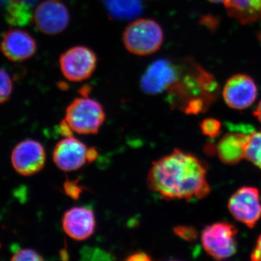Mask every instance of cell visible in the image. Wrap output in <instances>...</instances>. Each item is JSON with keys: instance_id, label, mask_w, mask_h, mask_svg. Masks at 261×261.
<instances>
[{"instance_id": "cell-1", "label": "cell", "mask_w": 261, "mask_h": 261, "mask_svg": "<svg viewBox=\"0 0 261 261\" xmlns=\"http://www.w3.org/2000/svg\"><path fill=\"white\" fill-rule=\"evenodd\" d=\"M204 163L193 154L174 149L152 163L147 175L149 190L168 200L205 197L210 192Z\"/></svg>"}, {"instance_id": "cell-2", "label": "cell", "mask_w": 261, "mask_h": 261, "mask_svg": "<svg viewBox=\"0 0 261 261\" xmlns=\"http://www.w3.org/2000/svg\"><path fill=\"white\" fill-rule=\"evenodd\" d=\"M219 86L212 73L191 58L180 65V73L168 89L169 102L187 114L207 111L219 94Z\"/></svg>"}, {"instance_id": "cell-3", "label": "cell", "mask_w": 261, "mask_h": 261, "mask_svg": "<svg viewBox=\"0 0 261 261\" xmlns=\"http://www.w3.org/2000/svg\"><path fill=\"white\" fill-rule=\"evenodd\" d=\"M164 33L161 25L150 18H138L127 25L123 42L127 50L138 56L154 54L162 47Z\"/></svg>"}, {"instance_id": "cell-4", "label": "cell", "mask_w": 261, "mask_h": 261, "mask_svg": "<svg viewBox=\"0 0 261 261\" xmlns=\"http://www.w3.org/2000/svg\"><path fill=\"white\" fill-rule=\"evenodd\" d=\"M65 121L80 135H95L106 120L102 105L87 96L76 98L65 110Z\"/></svg>"}, {"instance_id": "cell-5", "label": "cell", "mask_w": 261, "mask_h": 261, "mask_svg": "<svg viewBox=\"0 0 261 261\" xmlns=\"http://www.w3.org/2000/svg\"><path fill=\"white\" fill-rule=\"evenodd\" d=\"M59 65L66 80L72 82H84L95 71L97 56L90 48L75 46L61 55Z\"/></svg>"}, {"instance_id": "cell-6", "label": "cell", "mask_w": 261, "mask_h": 261, "mask_svg": "<svg viewBox=\"0 0 261 261\" xmlns=\"http://www.w3.org/2000/svg\"><path fill=\"white\" fill-rule=\"evenodd\" d=\"M237 234L238 230L233 225L218 222L204 228L201 240L204 249L211 257L224 260L236 253Z\"/></svg>"}, {"instance_id": "cell-7", "label": "cell", "mask_w": 261, "mask_h": 261, "mask_svg": "<svg viewBox=\"0 0 261 261\" xmlns=\"http://www.w3.org/2000/svg\"><path fill=\"white\" fill-rule=\"evenodd\" d=\"M228 210L235 219L253 228L261 217V202L258 190L255 187H243L235 192L229 199Z\"/></svg>"}, {"instance_id": "cell-8", "label": "cell", "mask_w": 261, "mask_h": 261, "mask_svg": "<svg viewBox=\"0 0 261 261\" xmlns=\"http://www.w3.org/2000/svg\"><path fill=\"white\" fill-rule=\"evenodd\" d=\"M180 73V65L168 59H159L149 65L140 80V87L146 94L163 93L174 84Z\"/></svg>"}, {"instance_id": "cell-9", "label": "cell", "mask_w": 261, "mask_h": 261, "mask_svg": "<svg viewBox=\"0 0 261 261\" xmlns=\"http://www.w3.org/2000/svg\"><path fill=\"white\" fill-rule=\"evenodd\" d=\"M33 20L43 34L56 35L68 27L69 11L65 5L57 0H48L38 5L33 15Z\"/></svg>"}, {"instance_id": "cell-10", "label": "cell", "mask_w": 261, "mask_h": 261, "mask_svg": "<svg viewBox=\"0 0 261 261\" xmlns=\"http://www.w3.org/2000/svg\"><path fill=\"white\" fill-rule=\"evenodd\" d=\"M11 160L13 168L17 172L23 176H32L44 167L45 150L38 141H22L13 149Z\"/></svg>"}, {"instance_id": "cell-11", "label": "cell", "mask_w": 261, "mask_h": 261, "mask_svg": "<svg viewBox=\"0 0 261 261\" xmlns=\"http://www.w3.org/2000/svg\"><path fill=\"white\" fill-rule=\"evenodd\" d=\"M257 97V87L250 75L238 73L228 79L223 89V97L226 105L235 110H244L251 106Z\"/></svg>"}, {"instance_id": "cell-12", "label": "cell", "mask_w": 261, "mask_h": 261, "mask_svg": "<svg viewBox=\"0 0 261 261\" xmlns=\"http://www.w3.org/2000/svg\"><path fill=\"white\" fill-rule=\"evenodd\" d=\"M37 50L35 39L25 31L10 29L0 42V51L12 62H23L32 58Z\"/></svg>"}, {"instance_id": "cell-13", "label": "cell", "mask_w": 261, "mask_h": 261, "mask_svg": "<svg viewBox=\"0 0 261 261\" xmlns=\"http://www.w3.org/2000/svg\"><path fill=\"white\" fill-rule=\"evenodd\" d=\"M87 149L83 142L73 136L64 137L55 147L53 161L62 171H76L87 162Z\"/></svg>"}, {"instance_id": "cell-14", "label": "cell", "mask_w": 261, "mask_h": 261, "mask_svg": "<svg viewBox=\"0 0 261 261\" xmlns=\"http://www.w3.org/2000/svg\"><path fill=\"white\" fill-rule=\"evenodd\" d=\"M62 226L65 233L70 238L83 241L90 238L94 232L95 216L88 207H73L63 215Z\"/></svg>"}, {"instance_id": "cell-15", "label": "cell", "mask_w": 261, "mask_h": 261, "mask_svg": "<svg viewBox=\"0 0 261 261\" xmlns=\"http://www.w3.org/2000/svg\"><path fill=\"white\" fill-rule=\"evenodd\" d=\"M248 137L249 135L238 132L225 135L216 147V152L220 160L228 165L240 162L245 158Z\"/></svg>"}, {"instance_id": "cell-16", "label": "cell", "mask_w": 261, "mask_h": 261, "mask_svg": "<svg viewBox=\"0 0 261 261\" xmlns=\"http://www.w3.org/2000/svg\"><path fill=\"white\" fill-rule=\"evenodd\" d=\"M224 6L228 16L243 25L261 21V0H226Z\"/></svg>"}, {"instance_id": "cell-17", "label": "cell", "mask_w": 261, "mask_h": 261, "mask_svg": "<svg viewBox=\"0 0 261 261\" xmlns=\"http://www.w3.org/2000/svg\"><path fill=\"white\" fill-rule=\"evenodd\" d=\"M34 0H0V9L4 12L7 23L12 27H23L33 19Z\"/></svg>"}, {"instance_id": "cell-18", "label": "cell", "mask_w": 261, "mask_h": 261, "mask_svg": "<svg viewBox=\"0 0 261 261\" xmlns=\"http://www.w3.org/2000/svg\"><path fill=\"white\" fill-rule=\"evenodd\" d=\"M104 4L109 16L115 20H130L142 12L140 0H104Z\"/></svg>"}, {"instance_id": "cell-19", "label": "cell", "mask_w": 261, "mask_h": 261, "mask_svg": "<svg viewBox=\"0 0 261 261\" xmlns=\"http://www.w3.org/2000/svg\"><path fill=\"white\" fill-rule=\"evenodd\" d=\"M245 158L261 169V132L249 135Z\"/></svg>"}, {"instance_id": "cell-20", "label": "cell", "mask_w": 261, "mask_h": 261, "mask_svg": "<svg viewBox=\"0 0 261 261\" xmlns=\"http://www.w3.org/2000/svg\"><path fill=\"white\" fill-rule=\"evenodd\" d=\"M13 83L9 73L0 68V104L10 99L13 93Z\"/></svg>"}, {"instance_id": "cell-21", "label": "cell", "mask_w": 261, "mask_h": 261, "mask_svg": "<svg viewBox=\"0 0 261 261\" xmlns=\"http://www.w3.org/2000/svg\"><path fill=\"white\" fill-rule=\"evenodd\" d=\"M200 128L205 136L211 139L216 138L221 133V122L215 118H206L201 123Z\"/></svg>"}, {"instance_id": "cell-22", "label": "cell", "mask_w": 261, "mask_h": 261, "mask_svg": "<svg viewBox=\"0 0 261 261\" xmlns=\"http://www.w3.org/2000/svg\"><path fill=\"white\" fill-rule=\"evenodd\" d=\"M13 255L11 260H43L44 258L40 254L32 249L17 248L13 249Z\"/></svg>"}, {"instance_id": "cell-23", "label": "cell", "mask_w": 261, "mask_h": 261, "mask_svg": "<svg viewBox=\"0 0 261 261\" xmlns=\"http://www.w3.org/2000/svg\"><path fill=\"white\" fill-rule=\"evenodd\" d=\"M173 231L180 238L184 239V240L189 242L195 241L197 240V236H198L197 230L192 226H176L173 228Z\"/></svg>"}, {"instance_id": "cell-24", "label": "cell", "mask_w": 261, "mask_h": 261, "mask_svg": "<svg viewBox=\"0 0 261 261\" xmlns=\"http://www.w3.org/2000/svg\"><path fill=\"white\" fill-rule=\"evenodd\" d=\"M65 193L70 198L77 200L80 198L81 194L83 192V188L78 184V181L75 180H68L64 183Z\"/></svg>"}, {"instance_id": "cell-25", "label": "cell", "mask_w": 261, "mask_h": 261, "mask_svg": "<svg viewBox=\"0 0 261 261\" xmlns=\"http://www.w3.org/2000/svg\"><path fill=\"white\" fill-rule=\"evenodd\" d=\"M126 260L128 261H148L152 260V258L146 252L140 251L132 254L129 257H127Z\"/></svg>"}, {"instance_id": "cell-26", "label": "cell", "mask_w": 261, "mask_h": 261, "mask_svg": "<svg viewBox=\"0 0 261 261\" xmlns=\"http://www.w3.org/2000/svg\"><path fill=\"white\" fill-rule=\"evenodd\" d=\"M59 132L64 137H71L73 136V130L71 129V128L65 120L61 121V123L59 125Z\"/></svg>"}, {"instance_id": "cell-27", "label": "cell", "mask_w": 261, "mask_h": 261, "mask_svg": "<svg viewBox=\"0 0 261 261\" xmlns=\"http://www.w3.org/2000/svg\"><path fill=\"white\" fill-rule=\"evenodd\" d=\"M250 259L255 261L261 260V235L257 239L256 245H255L253 251L252 252Z\"/></svg>"}, {"instance_id": "cell-28", "label": "cell", "mask_w": 261, "mask_h": 261, "mask_svg": "<svg viewBox=\"0 0 261 261\" xmlns=\"http://www.w3.org/2000/svg\"><path fill=\"white\" fill-rule=\"evenodd\" d=\"M98 156L97 149L95 147H89L87 149V162H93L97 159Z\"/></svg>"}, {"instance_id": "cell-29", "label": "cell", "mask_w": 261, "mask_h": 261, "mask_svg": "<svg viewBox=\"0 0 261 261\" xmlns=\"http://www.w3.org/2000/svg\"><path fill=\"white\" fill-rule=\"evenodd\" d=\"M254 116L256 117L257 120L261 123V100L258 103V105H257L256 109H255V112H254Z\"/></svg>"}, {"instance_id": "cell-30", "label": "cell", "mask_w": 261, "mask_h": 261, "mask_svg": "<svg viewBox=\"0 0 261 261\" xmlns=\"http://www.w3.org/2000/svg\"><path fill=\"white\" fill-rule=\"evenodd\" d=\"M207 1L210 2V3H225L226 0H207Z\"/></svg>"}, {"instance_id": "cell-31", "label": "cell", "mask_w": 261, "mask_h": 261, "mask_svg": "<svg viewBox=\"0 0 261 261\" xmlns=\"http://www.w3.org/2000/svg\"><path fill=\"white\" fill-rule=\"evenodd\" d=\"M0 247H1V245H0Z\"/></svg>"}]
</instances>
